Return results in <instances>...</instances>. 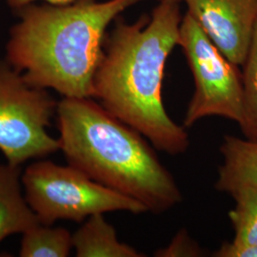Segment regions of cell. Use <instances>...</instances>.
Returning a JSON list of instances; mask_svg holds the SVG:
<instances>
[{"label": "cell", "instance_id": "cell-1", "mask_svg": "<svg viewBox=\"0 0 257 257\" xmlns=\"http://www.w3.org/2000/svg\"><path fill=\"white\" fill-rule=\"evenodd\" d=\"M180 24L175 0H161L151 19L118 22L93 79L92 97L105 110L171 156L190 146L185 127L171 118L162 98L166 61L178 45Z\"/></svg>", "mask_w": 257, "mask_h": 257}, {"label": "cell", "instance_id": "cell-2", "mask_svg": "<svg viewBox=\"0 0 257 257\" xmlns=\"http://www.w3.org/2000/svg\"><path fill=\"white\" fill-rule=\"evenodd\" d=\"M138 0L29 4L11 30L6 60L32 86L63 97L91 98L110 22Z\"/></svg>", "mask_w": 257, "mask_h": 257}, {"label": "cell", "instance_id": "cell-3", "mask_svg": "<svg viewBox=\"0 0 257 257\" xmlns=\"http://www.w3.org/2000/svg\"><path fill=\"white\" fill-rule=\"evenodd\" d=\"M60 151L97 183L162 213L182 201L174 176L144 137L91 98L58 102Z\"/></svg>", "mask_w": 257, "mask_h": 257}, {"label": "cell", "instance_id": "cell-4", "mask_svg": "<svg viewBox=\"0 0 257 257\" xmlns=\"http://www.w3.org/2000/svg\"><path fill=\"white\" fill-rule=\"evenodd\" d=\"M21 181L27 202L44 225L57 220L80 223L109 211H148L141 203L95 182L71 165L37 161L22 173Z\"/></svg>", "mask_w": 257, "mask_h": 257}, {"label": "cell", "instance_id": "cell-5", "mask_svg": "<svg viewBox=\"0 0 257 257\" xmlns=\"http://www.w3.org/2000/svg\"><path fill=\"white\" fill-rule=\"evenodd\" d=\"M58 102L46 89L32 86L7 60H0V151L20 166L60 150L48 133Z\"/></svg>", "mask_w": 257, "mask_h": 257}, {"label": "cell", "instance_id": "cell-6", "mask_svg": "<svg viewBox=\"0 0 257 257\" xmlns=\"http://www.w3.org/2000/svg\"><path fill=\"white\" fill-rule=\"evenodd\" d=\"M178 45L183 49L195 84L184 127L190 128L209 116L224 117L240 125L244 110L242 75L189 13L180 24Z\"/></svg>", "mask_w": 257, "mask_h": 257}, {"label": "cell", "instance_id": "cell-7", "mask_svg": "<svg viewBox=\"0 0 257 257\" xmlns=\"http://www.w3.org/2000/svg\"><path fill=\"white\" fill-rule=\"evenodd\" d=\"M188 13L232 64L243 66L257 22V0H183Z\"/></svg>", "mask_w": 257, "mask_h": 257}, {"label": "cell", "instance_id": "cell-8", "mask_svg": "<svg viewBox=\"0 0 257 257\" xmlns=\"http://www.w3.org/2000/svg\"><path fill=\"white\" fill-rule=\"evenodd\" d=\"M20 166L0 163V242L40 222L22 193Z\"/></svg>", "mask_w": 257, "mask_h": 257}, {"label": "cell", "instance_id": "cell-9", "mask_svg": "<svg viewBox=\"0 0 257 257\" xmlns=\"http://www.w3.org/2000/svg\"><path fill=\"white\" fill-rule=\"evenodd\" d=\"M223 164L215 188L230 193L247 186H257V140L226 136L221 144Z\"/></svg>", "mask_w": 257, "mask_h": 257}, {"label": "cell", "instance_id": "cell-10", "mask_svg": "<svg viewBox=\"0 0 257 257\" xmlns=\"http://www.w3.org/2000/svg\"><path fill=\"white\" fill-rule=\"evenodd\" d=\"M104 213L93 214L73 234L77 257H144L128 244L120 242L116 230Z\"/></svg>", "mask_w": 257, "mask_h": 257}, {"label": "cell", "instance_id": "cell-11", "mask_svg": "<svg viewBox=\"0 0 257 257\" xmlns=\"http://www.w3.org/2000/svg\"><path fill=\"white\" fill-rule=\"evenodd\" d=\"M23 234L21 257H67L73 247V235L61 227L37 224Z\"/></svg>", "mask_w": 257, "mask_h": 257}, {"label": "cell", "instance_id": "cell-12", "mask_svg": "<svg viewBox=\"0 0 257 257\" xmlns=\"http://www.w3.org/2000/svg\"><path fill=\"white\" fill-rule=\"evenodd\" d=\"M234 207L229 212L234 230L232 242L257 245V186H247L230 193Z\"/></svg>", "mask_w": 257, "mask_h": 257}, {"label": "cell", "instance_id": "cell-13", "mask_svg": "<svg viewBox=\"0 0 257 257\" xmlns=\"http://www.w3.org/2000/svg\"><path fill=\"white\" fill-rule=\"evenodd\" d=\"M242 67L244 110L239 127L244 138L257 140V22Z\"/></svg>", "mask_w": 257, "mask_h": 257}, {"label": "cell", "instance_id": "cell-14", "mask_svg": "<svg viewBox=\"0 0 257 257\" xmlns=\"http://www.w3.org/2000/svg\"><path fill=\"white\" fill-rule=\"evenodd\" d=\"M203 250L185 230H180L171 244L156 252L159 257L202 256Z\"/></svg>", "mask_w": 257, "mask_h": 257}, {"label": "cell", "instance_id": "cell-15", "mask_svg": "<svg viewBox=\"0 0 257 257\" xmlns=\"http://www.w3.org/2000/svg\"><path fill=\"white\" fill-rule=\"evenodd\" d=\"M214 257H257V245L229 242L222 244L212 254Z\"/></svg>", "mask_w": 257, "mask_h": 257}, {"label": "cell", "instance_id": "cell-16", "mask_svg": "<svg viewBox=\"0 0 257 257\" xmlns=\"http://www.w3.org/2000/svg\"><path fill=\"white\" fill-rule=\"evenodd\" d=\"M35 1L37 0H7L10 6L15 10H19L26 5L32 4ZM46 1L50 4H55V5H64V4H70L74 2V0H43Z\"/></svg>", "mask_w": 257, "mask_h": 257}, {"label": "cell", "instance_id": "cell-17", "mask_svg": "<svg viewBox=\"0 0 257 257\" xmlns=\"http://www.w3.org/2000/svg\"><path fill=\"white\" fill-rule=\"evenodd\" d=\"M161 1V0H160ZM175 1H179V0H175Z\"/></svg>", "mask_w": 257, "mask_h": 257}]
</instances>
